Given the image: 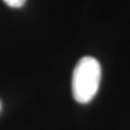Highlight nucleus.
<instances>
[{"mask_svg": "<svg viewBox=\"0 0 130 130\" xmlns=\"http://www.w3.org/2000/svg\"><path fill=\"white\" fill-rule=\"evenodd\" d=\"M101 81V65L94 57L85 56L77 62L72 77V93L80 104L90 102Z\"/></svg>", "mask_w": 130, "mask_h": 130, "instance_id": "nucleus-1", "label": "nucleus"}, {"mask_svg": "<svg viewBox=\"0 0 130 130\" xmlns=\"http://www.w3.org/2000/svg\"><path fill=\"white\" fill-rule=\"evenodd\" d=\"M3 2L8 7H12V8H20L25 4V0H3Z\"/></svg>", "mask_w": 130, "mask_h": 130, "instance_id": "nucleus-2", "label": "nucleus"}, {"mask_svg": "<svg viewBox=\"0 0 130 130\" xmlns=\"http://www.w3.org/2000/svg\"><path fill=\"white\" fill-rule=\"evenodd\" d=\"M0 109H2V102H0Z\"/></svg>", "mask_w": 130, "mask_h": 130, "instance_id": "nucleus-3", "label": "nucleus"}]
</instances>
